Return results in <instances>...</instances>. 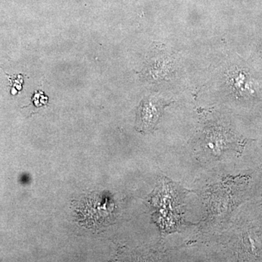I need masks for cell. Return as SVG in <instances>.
I'll return each mask as SVG.
<instances>
[{
  "label": "cell",
  "mask_w": 262,
  "mask_h": 262,
  "mask_svg": "<svg viewBox=\"0 0 262 262\" xmlns=\"http://www.w3.org/2000/svg\"><path fill=\"white\" fill-rule=\"evenodd\" d=\"M226 82L234 96L244 99L257 97L262 82L244 63L231 66L225 74Z\"/></svg>",
  "instance_id": "1"
},
{
  "label": "cell",
  "mask_w": 262,
  "mask_h": 262,
  "mask_svg": "<svg viewBox=\"0 0 262 262\" xmlns=\"http://www.w3.org/2000/svg\"><path fill=\"white\" fill-rule=\"evenodd\" d=\"M162 104L156 98H149L141 103L138 115V123L141 129L151 130L158 122L162 111Z\"/></svg>",
  "instance_id": "2"
},
{
  "label": "cell",
  "mask_w": 262,
  "mask_h": 262,
  "mask_svg": "<svg viewBox=\"0 0 262 262\" xmlns=\"http://www.w3.org/2000/svg\"><path fill=\"white\" fill-rule=\"evenodd\" d=\"M173 70V60L170 56L163 55L155 60L151 66L150 74L155 80H161L170 77Z\"/></svg>",
  "instance_id": "3"
},
{
  "label": "cell",
  "mask_w": 262,
  "mask_h": 262,
  "mask_svg": "<svg viewBox=\"0 0 262 262\" xmlns=\"http://www.w3.org/2000/svg\"><path fill=\"white\" fill-rule=\"evenodd\" d=\"M11 82H13L12 84V94H16L18 91H20L22 89V83H23V80H22V77L19 75L18 77H15L14 80L12 78H9Z\"/></svg>",
  "instance_id": "4"
},
{
  "label": "cell",
  "mask_w": 262,
  "mask_h": 262,
  "mask_svg": "<svg viewBox=\"0 0 262 262\" xmlns=\"http://www.w3.org/2000/svg\"><path fill=\"white\" fill-rule=\"evenodd\" d=\"M259 51H260V53H261V56L262 57V45L261 46V47H260Z\"/></svg>",
  "instance_id": "5"
}]
</instances>
